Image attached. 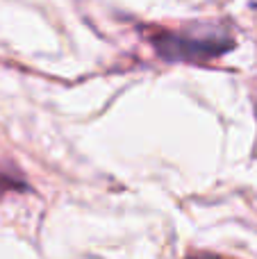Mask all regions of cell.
<instances>
[{"label": "cell", "instance_id": "cell-2", "mask_svg": "<svg viewBox=\"0 0 257 259\" xmlns=\"http://www.w3.org/2000/svg\"><path fill=\"white\" fill-rule=\"evenodd\" d=\"M5 189H23V182H18L16 178H9V175L0 173V191Z\"/></svg>", "mask_w": 257, "mask_h": 259}, {"label": "cell", "instance_id": "cell-3", "mask_svg": "<svg viewBox=\"0 0 257 259\" xmlns=\"http://www.w3.org/2000/svg\"><path fill=\"white\" fill-rule=\"evenodd\" d=\"M255 155H257V143H255Z\"/></svg>", "mask_w": 257, "mask_h": 259}, {"label": "cell", "instance_id": "cell-1", "mask_svg": "<svg viewBox=\"0 0 257 259\" xmlns=\"http://www.w3.org/2000/svg\"><path fill=\"white\" fill-rule=\"evenodd\" d=\"M153 46L157 50L159 57L166 62H209V59L219 57V55L232 50L235 41L230 36H189L180 34V32H157L153 34Z\"/></svg>", "mask_w": 257, "mask_h": 259}]
</instances>
